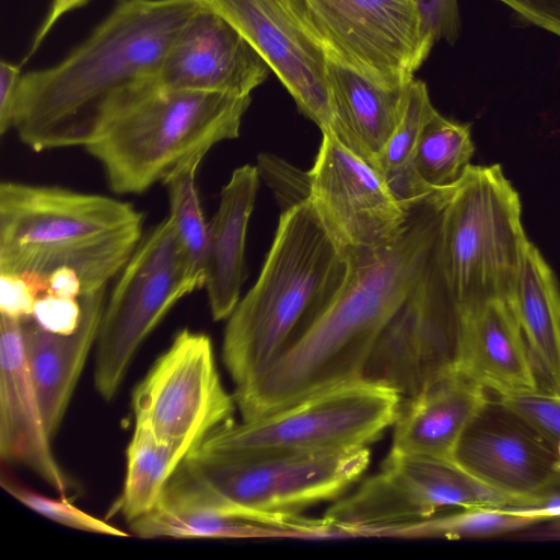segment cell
I'll return each mask as SVG.
<instances>
[{"mask_svg": "<svg viewBox=\"0 0 560 560\" xmlns=\"http://www.w3.org/2000/svg\"><path fill=\"white\" fill-rule=\"evenodd\" d=\"M459 311L435 257L376 338L360 380L412 397L457 372Z\"/></svg>", "mask_w": 560, "mask_h": 560, "instance_id": "7c38bea8", "label": "cell"}, {"mask_svg": "<svg viewBox=\"0 0 560 560\" xmlns=\"http://www.w3.org/2000/svg\"><path fill=\"white\" fill-rule=\"evenodd\" d=\"M545 523L513 506H476L440 513L418 523L392 528L380 537L486 538L518 533Z\"/></svg>", "mask_w": 560, "mask_h": 560, "instance_id": "f546056e", "label": "cell"}, {"mask_svg": "<svg viewBox=\"0 0 560 560\" xmlns=\"http://www.w3.org/2000/svg\"><path fill=\"white\" fill-rule=\"evenodd\" d=\"M497 397L538 430L560 463V395L540 387L536 392Z\"/></svg>", "mask_w": 560, "mask_h": 560, "instance_id": "1f68e13d", "label": "cell"}, {"mask_svg": "<svg viewBox=\"0 0 560 560\" xmlns=\"http://www.w3.org/2000/svg\"><path fill=\"white\" fill-rule=\"evenodd\" d=\"M105 290L102 288L79 298L82 318L72 334L48 331L33 316L20 318L27 363L51 439L65 418L88 355L96 343L106 304Z\"/></svg>", "mask_w": 560, "mask_h": 560, "instance_id": "ffe728a7", "label": "cell"}, {"mask_svg": "<svg viewBox=\"0 0 560 560\" xmlns=\"http://www.w3.org/2000/svg\"><path fill=\"white\" fill-rule=\"evenodd\" d=\"M259 178L256 166L246 164L234 170L209 222L205 287L214 320L228 319L240 301L246 232Z\"/></svg>", "mask_w": 560, "mask_h": 560, "instance_id": "603a6c76", "label": "cell"}, {"mask_svg": "<svg viewBox=\"0 0 560 560\" xmlns=\"http://www.w3.org/2000/svg\"><path fill=\"white\" fill-rule=\"evenodd\" d=\"M474 152L471 125L447 118L435 109L418 139L412 167L428 188L445 190L460 180Z\"/></svg>", "mask_w": 560, "mask_h": 560, "instance_id": "83f0119b", "label": "cell"}, {"mask_svg": "<svg viewBox=\"0 0 560 560\" xmlns=\"http://www.w3.org/2000/svg\"><path fill=\"white\" fill-rule=\"evenodd\" d=\"M142 214L129 202L60 186L2 182L0 272H77L82 294L120 273L142 232Z\"/></svg>", "mask_w": 560, "mask_h": 560, "instance_id": "277c9868", "label": "cell"}, {"mask_svg": "<svg viewBox=\"0 0 560 560\" xmlns=\"http://www.w3.org/2000/svg\"><path fill=\"white\" fill-rule=\"evenodd\" d=\"M47 294L66 299H79L82 295V284L77 272L69 268H59L48 275Z\"/></svg>", "mask_w": 560, "mask_h": 560, "instance_id": "ab89813d", "label": "cell"}, {"mask_svg": "<svg viewBox=\"0 0 560 560\" xmlns=\"http://www.w3.org/2000/svg\"><path fill=\"white\" fill-rule=\"evenodd\" d=\"M260 55L323 135L334 136L327 51L306 0H201Z\"/></svg>", "mask_w": 560, "mask_h": 560, "instance_id": "5bb4252c", "label": "cell"}, {"mask_svg": "<svg viewBox=\"0 0 560 560\" xmlns=\"http://www.w3.org/2000/svg\"><path fill=\"white\" fill-rule=\"evenodd\" d=\"M177 446L135 424L126 451V476L118 510L129 523L154 510L171 477L185 459Z\"/></svg>", "mask_w": 560, "mask_h": 560, "instance_id": "4316f807", "label": "cell"}, {"mask_svg": "<svg viewBox=\"0 0 560 560\" xmlns=\"http://www.w3.org/2000/svg\"><path fill=\"white\" fill-rule=\"evenodd\" d=\"M184 296L180 247L167 217L140 241L106 300L94 368L103 399L116 395L140 345Z\"/></svg>", "mask_w": 560, "mask_h": 560, "instance_id": "30bf717a", "label": "cell"}, {"mask_svg": "<svg viewBox=\"0 0 560 560\" xmlns=\"http://www.w3.org/2000/svg\"><path fill=\"white\" fill-rule=\"evenodd\" d=\"M131 405L135 424L188 455L233 419L236 402L221 382L211 339L184 328L136 386Z\"/></svg>", "mask_w": 560, "mask_h": 560, "instance_id": "8fae6325", "label": "cell"}, {"mask_svg": "<svg viewBox=\"0 0 560 560\" xmlns=\"http://www.w3.org/2000/svg\"><path fill=\"white\" fill-rule=\"evenodd\" d=\"M348 271L310 199L282 211L257 281L228 317L222 359L235 388L259 378L300 341Z\"/></svg>", "mask_w": 560, "mask_h": 560, "instance_id": "3957f363", "label": "cell"}, {"mask_svg": "<svg viewBox=\"0 0 560 560\" xmlns=\"http://www.w3.org/2000/svg\"><path fill=\"white\" fill-rule=\"evenodd\" d=\"M369 447L213 458L189 453L156 508L259 517L338 500L363 475Z\"/></svg>", "mask_w": 560, "mask_h": 560, "instance_id": "5b68a950", "label": "cell"}, {"mask_svg": "<svg viewBox=\"0 0 560 560\" xmlns=\"http://www.w3.org/2000/svg\"><path fill=\"white\" fill-rule=\"evenodd\" d=\"M488 392L457 371L401 399L390 451L454 460L462 434L491 398Z\"/></svg>", "mask_w": 560, "mask_h": 560, "instance_id": "44dd1931", "label": "cell"}, {"mask_svg": "<svg viewBox=\"0 0 560 560\" xmlns=\"http://www.w3.org/2000/svg\"><path fill=\"white\" fill-rule=\"evenodd\" d=\"M250 96L158 89L118 114L88 145L116 194H141L217 143L237 138Z\"/></svg>", "mask_w": 560, "mask_h": 560, "instance_id": "8992f818", "label": "cell"}, {"mask_svg": "<svg viewBox=\"0 0 560 560\" xmlns=\"http://www.w3.org/2000/svg\"><path fill=\"white\" fill-rule=\"evenodd\" d=\"M141 538H331L336 528L324 517L273 514L240 517L209 512H179L155 508L130 522Z\"/></svg>", "mask_w": 560, "mask_h": 560, "instance_id": "d4e9b609", "label": "cell"}, {"mask_svg": "<svg viewBox=\"0 0 560 560\" xmlns=\"http://www.w3.org/2000/svg\"><path fill=\"white\" fill-rule=\"evenodd\" d=\"M257 170L259 177L272 188L282 211L310 198V172H302L281 159L260 154Z\"/></svg>", "mask_w": 560, "mask_h": 560, "instance_id": "d6a6232c", "label": "cell"}, {"mask_svg": "<svg viewBox=\"0 0 560 560\" xmlns=\"http://www.w3.org/2000/svg\"><path fill=\"white\" fill-rule=\"evenodd\" d=\"M444 195L418 207L394 244L348 259L343 285L310 330L259 378L235 388L243 420L360 380L381 330L435 257Z\"/></svg>", "mask_w": 560, "mask_h": 560, "instance_id": "7a4b0ae2", "label": "cell"}, {"mask_svg": "<svg viewBox=\"0 0 560 560\" xmlns=\"http://www.w3.org/2000/svg\"><path fill=\"white\" fill-rule=\"evenodd\" d=\"M1 486L22 504L60 525L89 533L128 536L119 528L80 510L65 499L49 498L21 485L4 471L1 474Z\"/></svg>", "mask_w": 560, "mask_h": 560, "instance_id": "4dcf8cb0", "label": "cell"}, {"mask_svg": "<svg viewBox=\"0 0 560 560\" xmlns=\"http://www.w3.org/2000/svg\"><path fill=\"white\" fill-rule=\"evenodd\" d=\"M90 0H52L44 21L34 36L26 59L35 54L59 19L75 9L82 8Z\"/></svg>", "mask_w": 560, "mask_h": 560, "instance_id": "f35d334b", "label": "cell"}, {"mask_svg": "<svg viewBox=\"0 0 560 560\" xmlns=\"http://www.w3.org/2000/svg\"><path fill=\"white\" fill-rule=\"evenodd\" d=\"M306 2L327 56L381 86H407L432 49L415 0Z\"/></svg>", "mask_w": 560, "mask_h": 560, "instance_id": "4fadbf2b", "label": "cell"}, {"mask_svg": "<svg viewBox=\"0 0 560 560\" xmlns=\"http://www.w3.org/2000/svg\"><path fill=\"white\" fill-rule=\"evenodd\" d=\"M22 78L21 67L5 60L0 62V133L12 129L13 110Z\"/></svg>", "mask_w": 560, "mask_h": 560, "instance_id": "74e56055", "label": "cell"}, {"mask_svg": "<svg viewBox=\"0 0 560 560\" xmlns=\"http://www.w3.org/2000/svg\"><path fill=\"white\" fill-rule=\"evenodd\" d=\"M327 57L332 138L374 167L404 116L409 84L384 88Z\"/></svg>", "mask_w": 560, "mask_h": 560, "instance_id": "7402d4cb", "label": "cell"}, {"mask_svg": "<svg viewBox=\"0 0 560 560\" xmlns=\"http://www.w3.org/2000/svg\"><path fill=\"white\" fill-rule=\"evenodd\" d=\"M32 316L44 329L69 335L81 322L82 306L79 299L44 294L36 300Z\"/></svg>", "mask_w": 560, "mask_h": 560, "instance_id": "e575fe53", "label": "cell"}, {"mask_svg": "<svg viewBox=\"0 0 560 560\" xmlns=\"http://www.w3.org/2000/svg\"><path fill=\"white\" fill-rule=\"evenodd\" d=\"M457 371L495 396L541 387L511 302L491 300L459 311Z\"/></svg>", "mask_w": 560, "mask_h": 560, "instance_id": "d6986e66", "label": "cell"}, {"mask_svg": "<svg viewBox=\"0 0 560 560\" xmlns=\"http://www.w3.org/2000/svg\"><path fill=\"white\" fill-rule=\"evenodd\" d=\"M37 294L21 275L0 272V312L14 318L32 316Z\"/></svg>", "mask_w": 560, "mask_h": 560, "instance_id": "d590c367", "label": "cell"}, {"mask_svg": "<svg viewBox=\"0 0 560 560\" xmlns=\"http://www.w3.org/2000/svg\"><path fill=\"white\" fill-rule=\"evenodd\" d=\"M454 462L513 508L535 506L560 490V463L550 443L498 397L469 422Z\"/></svg>", "mask_w": 560, "mask_h": 560, "instance_id": "2e32d148", "label": "cell"}, {"mask_svg": "<svg viewBox=\"0 0 560 560\" xmlns=\"http://www.w3.org/2000/svg\"><path fill=\"white\" fill-rule=\"evenodd\" d=\"M27 363L20 318L0 319V455L22 464L65 495L71 483L58 464Z\"/></svg>", "mask_w": 560, "mask_h": 560, "instance_id": "ac0fdd59", "label": "cell"}, {"mask_svg": "<svg viewBox=\"0 0 560 560\" xmlns=\"http://www.w3.org/2000/svg\"><path fill=\"white\" fill-rule=\"evenodd\" d=\"M400 402L397 393L355 380L255 419H232L190 453L247 458L368 447L394 424Z\"/></svg>", "mask_w": 560, "mask_h": 560, "instance_id": "ba28073f", "label": "cell"}, {"mask_svg": "<svg viewBox=\"0 0 560 560\" xmlns=\"http://www.w3.org/2000/svg\"><path fill=\"white\" fill-rule=\"evenodd\" d=\"M310 172V201L347 259L394 244L411 214L373 165L323 135ZM420 207V206H419Z\"/></svg>", "mask_w": 560, "mask_h": 560, "instance_id": "9a60e30c", "label": "cell"}, {"mask_svg": "<svg viewBox=\"0 0 560 560\" xmlns=\"http://www.w3.org/2000/svg\"><path fill=\"white\" fill-rule=\"evenodd\" d=\"M512 506L454 460L390 451L381 470L324 514L339 537L381 536L445 510Z\"/></svg>", "mask_w": 560, "mask_h": 560, "instance_id": "9c48e42d", "label": "cell"}, {"mask_svg": "<svg viewBox=\"0 0 560 560\" xmlns=\"http://www.w3.org/2000/svg\"><path fill=\"white\" fill-rule=\"evenodd\" d=\"M523 22L560 37V0H499Z\"/></svg>", "mask_w": 560, "mask_h": 560, "instance_id": "8d00e7d4", "label": "cell"}, {"mask_svg": "<svg viewBox=\"0 0 560 560\" xmlns=\"http://www.w3.org/2000/svg\"><path fill=\"white\" fill-rule=\"evenodd\" d=\"M548 525L544 527H537L534 532L532 529H526L529 532V536L535 540H560V517L549 520Z\"/></svg>", "mask_w": 560, "mask_h": 560, "instance_id": "60d3db41", "label": "cell"}, {"mask_svg": "<svg viewBox=\"0 0 560 560\" xmlns=\"http://www.w3.org/2000/svg\"><path fill=\"white\" fill-rule=\"evenodd\" d=\"M423 35L433 48L441 39L453 45L460 32L457 0H415Z\"/></svg>", "mask_w": 560, "mask_h": 560, "instance_id": "836d02e7", "label": "cell"}, {"mask_svg": "<svg viewBox=\"0 0 560 560\" xmlns=\"http://www.w3.org/2000/svg\"><path fill=\"white\" fill-rule=\"evenodd\" d=\"M538 377L560 395V285L539 249L525 245L511 301Z\"/></svg>", "mask_w": 560, "mask_h": 560, "instance_id": "cb8c5ba5", "label": "cell"}, {"mask_svg": "<svg viewBox=\"0 0 560 560\" xmlns=\"http://www.w3.org/2000/svg\"><path fill=\"white\" fill-rule=\"evenodd\" d=\"M434 110L425 82L413 78L404 116L374 165L396 199L409 211L436 192L420 180L412 167L418 139Z\"/></svg>", "mask_w": 560, "mask_h": 560, "instance_id": "484cf974", "label": "cell"}, {"mask_svg": "<svg viewBox=\"0 0 560 560\" xmlns=\"http://www.w3.org/2000/svg\"><path fill=\"white\" fill-rule=\"evenodd\" d=\"M200 163L195 161L182 167L163 183L168 195V217L180 247L185 296L206 283L209 222L205 220L196 186Z\"/></svg>", "mask_w": 560, "mask_h": 560, "instance_id": "f1b7e54d", "label": "cell"}, {"mask_svg": "<svg viewBox=\"0 0 560 560\" xmlns=\"http://www.w3.org/2000/svg\"><path fill=\"white\" fill-rule=\"evenodd\" d=\"M201 0H118L61 61L22 74L12 129L33 151L94 142L122 110L159 89L172 45Z\"/></svg>", "mask_w": 560, "mask_h": 560, "instance_id": "6da1fadb", "label": "cell"}, {"mask_svg": "<svg viewBox=\"0 0 560 560\" xmlns=\"http://www.w3.org/2000/svg\"><path fill=\"white\" fill-rule=\"evenodd\" d=\"M270 71L246 38L203 3L167 52L159 89L250 96Z\"/></svg>", "mask_w": 560, "mask_h": 560, "instance_id": "e0dca14e", "label": "cell"}, {"mask_svg": "<svg viewBox=\"0 0 560 560\" xmlns=\"http://www.w3.org/2000/svg\"><path fill=\"white\" fill-rule=\"evenodd\" d=\"M528 238L518 192L500 164L472 165L445 191L436 264L458 311L511 302Z\"/></svg>", "mask_w": 560, "mask_h": 560, "instance_id": "52a82bcc", "label": "cell"}]
</instances>
